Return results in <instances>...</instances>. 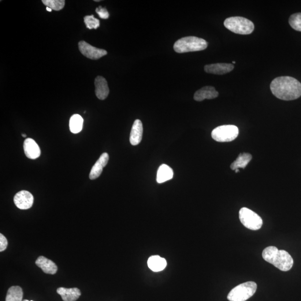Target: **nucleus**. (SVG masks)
<instances>
[{
    "label": "nucleus",
    "mask_w": 301,
    "mask_h": 301,
    "mask_svg": "<svg viewBox=\"0 0 301 301\" xmlns=\"http://www.w3.org/2000/svg\"><path fill=\"white\" fill-rule=\"evenodd\" d=\"M270 90L278 99L292 100L301 96V83L291 77H280L271 82Z\"/></svg>",
    "instance_id": "f257e3e1"
},
{
    "label": "nucleus",
    "mask_w": 301,
    "mask_h": 301,
    "mask_svg": "<svg viewBox=\"0 0 301 301\" xmlns=\"http://www.w3.org/2000/svg\"><path fill=\"white\" fill-rule=\"evenodd\" d=\"M263 258L272 264L282 271H288L292 269L293 259L287 251L278 250L276 247L270 246L264 250Z\"/></svg>",
    "instance_id": "f03ea898"
},
{
    "label": "nucleus",
    "mask_w": 301,
    "mask_h": 301,
    "mask_svg": "<svg viewBox=\"0 0 301 301\" xmlns=\"http://www.w3.org/2000/svg\"><path fill=\"white\" fill-rule=\"evenodd\" d=\"M206 40L195 36H188L178 40L174 44V49L178 53L202 51L206 49Z\"/></svg>",
    "instance_id": "7ed1b4c3"
},
{
    "label": "nucleus",
    "mask_w": 301,
    "mask_h": 301,
    "mask_svg": "<svg viewBox=\"0 0 301 301\" xmlns=\"http://www.w3.org/2000/svg\"><path fill=\"white\" fill-rule=\"evenodd\" d=\"M224 24L226 29L237 34H251L254 29V25L252 21L240 16L227 18L224 21Z\"/></svg>",
    "instance_id": "20e7f679"
},
{
    "label": "nucleus",
    "mask_w": 301,
    "mask_h": 301,
    "mask_svg": "<svg viewBox=\"0 0 301 301\" xmlns=\"http://www.w3.org/2000/svg\"><path fill=\"white\" fill-rule=\"evenodd\" d=\"M257 285L254 282H247L237 285L228 296L230 301H245L254 295Z\"/></svg>",
    "instance_id": "39448f33"
},
{
    "label": "nucleus",
    "mask_w": 301,
    "mask_h": 301,
    "mask_svg": "<svg viewBox=\"0 0 301 301\" xmlns=\"http://www.w3.org/2000/svg\"><path fill=\"white\" fill-rule=\"evenodd\" d=\"M238 128L234 125H223L215 128L211 132V137L219 143H228L237 139Z\"/></svg>",
    "instance_id": "423d86ee"
},
{
    "label": "nucleus",
    "mask_w": 301,
    "mask_h": 301,
    "mask_svg": "<svg viewBox=\"0 0 301 301\" xmlns=\"http://www.w3.org/2000/svg\"><path fill=\"white\" fill-rule=\"evenodd\" d=\"M239 219L242 224L249 229L257 230L261 228L263 221L257 214L247 207L239 211Z\"/></svg>",
    "instance_id": "0eeeda50"
},
{
    "label": "nucleus",
    "mask_w": 301,
    "mask_h": 301,
    "mask_svg": "<svg viewBox=\"0 0 301 301\" xmlns=\"http://www.w3.org/2000/svg\"><path fill=\"white\" fill-rule=\"evenodd\" d=\"M78 47L80 53L92 60H97L107 54L106 50L93 47L84 41H80L78 43Z\"/></svg>",
    "instance_id": "6e6552de"
},
{
    "label": "nucleus",
    "mask_w": 301,
    "mask_h": 301,
    "mask_svg": "<svg viewBox=\"0 0 301 301\" xmlns=\"http://www.w3.org/2000/svg\"><path fill=\"white\" fill-rule=\"evenodd\" d=\"M14 202L18 209L27 210L31 208L33 203V196L31 192L22 190L15 195Z\"/></svg>",
    "instance_id": "1a4fd4ad"
},
{
    "label": "nucleus",
    "mask_w": 301,
    "mask_h": 301,
    "mask_svg": "<svg viewBox=\"0 0 301 301\" xmlns=\"http://www.w3.org/2000/svg\"><path fill=\"white\" fill-rule=\"evenodd\" d=\"M95 85L96 97L100 100L106 99L109 95L110 89L105 78L102 76H98L95 79Z\"/></svg>",
    "instance_id": "9d476101"
},
{
    "label": "nucleus",
    "mask_w": 301,
    "mask_h": 301,
    "mask_svg": "<svg viewBox=\"0 0 301 301\" xmlns=\"http://www.w3.org/2000/svg\"><path fill=\"white\" fill-rule=\"evenodd\" d=\"M234 66L227 63H217V64L206 65L204 67V70L207 73L222 75L232 72Z\"/></svg>",
    "instance_id": "9b49d317"
},
{
    "label": "nucleus",
    "mask_w": 301,
    "mask_h": 301,
    "mask_svg": "<svg viewBox=\"0 0 301 301\" xmlns=\"http://www.w3.org/2000/svg\"><path fill=\"white\" fill-rule=\"evenodd\" d=\"M109 160V155L107 153H103L93 166L89 174V178L91 180H95L103 172V169L105 167Z\"/></svg>",
    "instance_id": "f8f14e48"
},
{
    "label": "nucleus",
    "mask_w": 301,
    "mask_h": 301,
    "mask_svg": "<svg viewBox=\"0 0 301 301\" xmlns=\"http://www.w3.org/2000/svg\"><path fill=\"white\" fill-rule=\"evenodd\" d=\"M26 156L30 159H36L40 156L41 151L38 144L32 139H27L24 143Z\"/></svg>",
    "instance_id": "ddd939ff"
},
{
    "label": "nucleus",
    "mask_w": 301,
    "mask_h": 301,
    "mask_svg": "<svg viewBox=\"0 0 301 301\" xmlns=\"http://www.w3.org/2000/svg\"><path fill=\"white\" fill-rule=\"evenodd\" d=\"M143 126L140 120H136L133 123L131 133H130L129 141L133 146L138 145L143 139Z\"/></svg>",
    "instance_id": "4468645a"
},
{
    "label": "nucleus",
    "mask_w": 301,
    "mask_h": 301,
    "mask_svg": "<svg viewBox=\"0 0 301 301\" xmlns=\"http://www.w3.org/2000/svg\"><path fill=\"white\" fill-rule=\"evenodd\" d=\"M219 93L213 87L206 86L195 92L194 98L196 101L202 102L206 99H211L218 97Z\"/></svg>",
    "instance_id": "2eb2a0df"
},
{
    "label": "nucleus",
    "mask_w": 301,
    "mask_h": 301,
    "mask_svg": "<svg viewBox=\"0 0 301 301\" xmlns=\"http://www.w3.org/2000/svg\"><path fill=\"white\" fill-rule=\"evenodd\" d=\"M35 264L45 273L54 274L57 272L58 267L55 263L44 256H39L37 259Z\"/></svg>",
    "instance_id": "dca6fc26"
},
{
    "label": "nucleus",
    "mask_w": 301,
    "mask_h": 301,
    "mask_svg": "<svg viewBox=\"0 0 301 301\" xmlns=\"http://www.w3.org/2000/svg\"><path fill=\"white\" fill-rule=\"evenodd\" d=\"M57 292L64 301H76L81 295L80 290L77 288L61 287L57 289Z\"/></svg>",
    "instance_id": "f3484780"
},
{
    "label": "nucleus",
    "mask_w": 301,
    "mask_h": 301,
    "mask_svg": "<svg viewBox=\"0 0 301 301\" xmlns=\"http://www.w3.org/2000/svg\"><path fill=\"white\" fill-rule=\"evenodd\" d=\"M147 265L149 269L158 272L164 269L167 266V262L165 258L161 257L159 255H153L150 256L148 260Z\"/></svg>",
    "instance_id": "a211bd4d"
},
{
    "label": "nucleus",
    "mask_w": 301,
    "mask_h": 301,
    "mask_svg": "<svg viewBox=\"0 0 301 301\" xmlns=\"http://www.w3.org/2000/svg\"><path fill=\"white\" fill-rule=\"evenodd\" d=\"M173 170L170 167L165 164L159 166L157 174V182L159 184L165 183L173 178Z\"/></svg>",
    "instance_id": "6ab92c4d"
},
{
    "label": "nucleus",
    "mask_w": 301,
    "mask_h": 301,
    "mask_svg": "<svg viewBox=\"0 0 301 301\" xmlns=\"http://www.w3.org/2000/svg\"><path fill=\"white\" fill-rule=\"evenodd\" d=\"M252 158V156L250 154H240L236 160L230 165V168L233 170H236L240 168L245 169V167L251 161Z\"/></svg>",
    "instance_id": "aec40b11"
},
{
    "label": "nucleus",
    "mask_w": 301,
    "mask_h": 301,
    "mask_svg": "<svg viewBox=\"0 0 301 301\" xmlns=\"http://www.w3.org/2000/svg\"><path fill=\"white\" fill-rule=\"evenodd\" d=\"M83 119L79 114L73 115L69 121L70 131L74 134L79 133L83 129Z\"/></svg>",
    "instance_id": "412c9836"
},
{
    "label": "nucleus",
    "mask_w": 301,
    "mask_h": 301,
    "mask_svg": "<svg viewBox=\"0 0 301 301\" xmlns=\"http://www.w3.org/2000/svg\"><path fill=\"white\" fill-rule=\"evenodd\" d=\"M23 291L19 286H12L7 291L6 301H22Z\"/></svg>",
    "instance_id": "4be33fe9"
},
{
    "label": "nucleus",
    "mask_w": 301,
    "mask_h": 301,
    "mask_svg": "<svg viewBox=\"0 0 301 301\" xmlns=\"http://www.w3.org/2000/svg\"><path fill=\"white\" fill-rule=\"evenodd\" d=\"M42 2L48 7L55 11H60L65 6L64 0H43Z\"/></svg>",
    "instance_id": "5701e85b"
},
{
    "label": "nucleus",
    "mask_w": 301,
    "mask_h": 301,
    "mask_svg": "<svg viewBox=\"0 0 301 301\" xmlns=\"http://www.w3.org/2000/svg\"><path fill=\"white\" fill-rule=\"evenodd\" d=\"M289 24L295 31L301 32V13L292 15L289 18Z\"/></svg>",
    "instance_id": "b1692460"
},
{
    "label": "nucleus",
    "mask_w": 301,
    "mask_h": 301,
    "mask_svg": "<svg viewBox=\"0 0 301 301\" xmlns=\"http://www.w3.org/2000/svg\"><path fill=\"white\" fill-rule=\"evenodd\" d=\"M84 23L89 29H97L100 25V22L94 16H85L84 18Z\"/></svg>",
    "instance_id": "393cba45"
},
{
    "label": "nucleus",
    "mask_w": 301,
    "mask_h": 301,
    "mask_svg": "<svg viewBox=\"0 0 301 301\" xmlns=\"http://www.w3.org/2000/svg\"><path fill=\"white\" fill-rule=\"evenodd\" d=\"M96 13L98 14L99 16L103 19H107L110 17L109 11L102 6H99L95 10Z\"/></svg>",
    "instance_id": "a878e982"
},
{
    "label": "nucleus",
    "mask_w": 301,
    "mask_h": 301,
    "mask_svg": "<svg viewBox=\"0 0 301 301\" xmlns=\"http://www.w3.org/2000/svg\"><path fill=\"white\" fill-rule=\"evenodd\" d=\"M7 244L8 242L5 236L0 234V251H4L7 248Z\"/></svg>",
    "instance_id": "bb28decb"
},
{
    "label": "nucleus",
    "mask_w": 301,
    "mask_h": 301,
    "mask_svg": "<svg viewBox=\"0 0 301 301\" xmlns=\"http://www.w3.org/2000/svg\"><path fill=\"white\" fill-rule=\"evenodd\" d=\"M47 10L48 11H49V12H51V11H52V9L49 8V7H47Z\"/></svg>",
    "instance_id": "cd10ccee"
},
{
    "label": "nucleus",
    "mask_w": 301,
    "mask_h": 301,
    "mask_svg": "<svg viewBox=\"0 0 301 301\" xmlns=\"http://www.w3.org/2000/svg\"><path fill=\"white\" fill-rule=\"evenodd\" d=\"M22 136L23 137H27V135H26L25 134H22Z\"/></svg>",
    "instance_id": "c85d7f7f"
},
{
    "label": "nucleus",
    "mask_w": 301,
    "mask_h": 301,
    "mask_svg": "<svg viewBox=\"0 0 301 301\" xmlns=\"http://www.w3.org/2000/svg\"><path fill=\"white\" fill-rule=\"evenodd\" d=\"M238 172H239V169H237V170H236V173H238Z\"/></svg>",
    "instance_id": "c756f323"
},
{
    "label": "nucleus",
    "mask_w": 301,
    "mask_h": 301,
    "mask_svg": "<svg viewBox=\"0 0 301 301\" xmlns=\"http://www.w3.org/2000/svg\"><path fill=\"white\" fill-rule=\"evenodd\" d=\"M22 301H29L27 300H23Z\"/></svg>",
    "instance_id": "7c9ffc66"
},
{
    "label": "nucleus",
    "mask_w": 301,
    "mask_h": 301,
    "mask_svg": "<svg viewBox=\"0 0 301 301\" xmlns=\"http://www.w3.org/2000/svg\"><path fill=\"white\" fill-rule=\"evenodd\" d=\"M233 64H236V62H233Z\"/></svg>",
    "instance_id": "2f4dec72"
}]
</instances>
